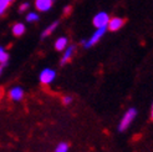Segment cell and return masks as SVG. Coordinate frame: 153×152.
Listing matches in <instances>:
<instances>
[{
    "instance_id": "obj_4",
    "label": "cell",
    "mask_w": 153,
    "mask_h": 152,
    "mask_svg": "<svg viewBox=\"0 0 153 152\" xmlns=\"http://www.w3.org/2000/svg\"><path fill=\"white\" fill-rule=\"evenodd\" d=\"M56 72L52 69H44L40 72V82L42 85H50V83L55 80Z\"/></svg>"
},
{
    "instance_id": "obj_15",
    "label": "cell",
    "mask_w": 153,
    "mask_h": 152,
    "mask_svg": "<svg viewBox=\"0 0 153 152\" xmlns=\"http://www.w3.org/2000/svg\"><path fill=\"white\" fill-rule=\"evenodd\" d=\"M55 152H68V145L66 142H61L57 145Z\"/></svg>"
},
{
    "instance_id": "obj_5",
    "label": "cell",
    "mask_w": 153,
    "mask_h": 152,
    "mask_svg": "<svg viewBox=\"0 0 153 152\" xmlns=\"http://www.w3.org/2000/svg\"><path fill=\"white\" fill-rule=\"evenodd\" d=\"M126 19H122V18H112L108 21V25H107V30L110 31H117L120 30L122 26L125 25Z\"/></svg>"
},
{
    "instance_id": "obj_16",
    "label": "cell",
    "mask_w": 153,
    "mask_h": 152,
    "mask_svg": "<svg viewBox=\"0 0 153 152\" xmlns=\"http://www.w3.org/2000/svg\"><path fill=\"white\" fill-rule=\"evenodd\" d=\"M71 101H72V97H71V96H65V97H62V102H64V105L71 104Z\"/></svg>"
},
{
    "instance_id": "obj_13",
    "label": "cell",
    "mask_w": 153,
    "mask_h": 152,
    "mask_svg": "<svg viewBox=\"0 0 153 152\" xmlns=\"http://www.w3.org/2000/svg\"><path fill=\"white\" fill-rule=\"evenodd\" d=\"M10 5L9 0H0V15H4L5 11L7 10V7Z\"/></svg>"
},
{
    "instance_id": "obj_6",
    "label": "cell",
    "mask_w": 153,
    "mask_h": 152,
    "mask_svg": "<svg viewBox=\"0 0 153 152\" xmlns=\"http://www.w3.org/2000/svg\"><path fill=\"white\" fill-rule=\"evenodd\" d=\"M53 0H35V7L39 11H48L52 7Z\"/></svg>"
},
{
    "instance_id": "obj_12",
    "label": "cell",
    "mask_w": 153,
    "mask_h": 152,
    "mask_svg": "<svg viewBox=\"0 0 153 152\" xmlns=\"http://www.w3.org/2000/svg\"><path fill=\"white\" fill-rule=\"evenodd\" d=\"M7 61H9V54L3 46H0V64L6 65Z\"/></svg>"
},
{
    "instance_id": "obj_22",
    "label": "cell",
    "mask_w": 153,
    "mask_h": 152,
    "mask_svg": "<svg viewBox=\"0 0 153 152\" xmlns=\"http://www.w3.org/2000/svg\"><path fill=\"white\" fill-rule=\"evenodd\" d=\"M9 1H10V3H11V1H14V0H9Z\"/></svg>"
},
{
    "instance_id": "obj_2",
    "label": "cell",
    "mask_w": 153,
    "mask_h": 152,
    "mask_svg": "<svg viewBox=\"0 0 153 152\" xmlns=\"http://www.w3.org/2000/svg\"><path fill=\"white\" fill-rule=\"evenodd\" d=\"M106 30H107V28H100V29H97L96 31L94 33V35L91 36L87 41H86V40H82L83 46H85L86 49H88V48H91V46H94V45L100 41V39H101V37L105 35Z\"/></svg>"
},
{
    "instance_id": "obj_14",
    "label": "cell",
    "mask_w": 153,
    "mask_h": 152,
    "mask_svg": "<svg viewBox=\"0 0 153 152\" xmlns=\"http://www.w3.org/2000/svg\"><path fill=\"white\" fill-rule=\"evenodd\" d=\"M37 20H39V15H37V13H35V11H30L26 15V21H29V22H34Z\"/></svg>"
},
{
    "instance_id": "obj_3",
    "label": "cell",
    "mask_w": 153,
    "mask_h": 152,
    "mask_svg": "<svg viewBox=\"0 0 153 152\" xmlns=\"http://www.w3.org/2000/svg\"><path fill=\"white\" fill-rule=\"evenodd\" d=\"M108 21H110L108 14L105 13V11H101V13H98V14L95 15V18L92 20V24L95 25V28L100 29V28H107Z\"/></svg>"
},
{
    "instance_id": "obj_7",
    "label": "cell",
    "mask_w": 153,
    "mask_h": 152,
    "mask_svg": "<svg viewBox=\"0 0 153 152\" xmlns=\"http://www.w3.org/2000/svg\"><path fill=\"white\" fill-rule=\"evenodd\" d=\"M75 49H76V48H75V45H70V46H67V48L65 49L64 55H62V57H61V65L67 64V63L72 59L74 52H75Z\"/></svg>"
},
{
    "instance_id": "obj_20",
    "label": "cell",
    "mask_w": 153,
    "mask_h": 152,
    "mask_svg": "<svg viewBox=\"0 0 153 152\" xmlns=\"http://www.w3.org/2000/svg\"><path fill=\"white\" fill-rule=\"evenodd\" d=\"M151 118L153 120V107H152V111H151Z\"/></svg>"
},
{
    "instance_id": "obj_8",
    "label": "cell",
    "mask_w": 153,
    "mask_h": 152,
    "mask_svg": "<svg viewBox=\"0 0 153 152\" xmlns=\"http://www.w3.org/2000/svg\"><path fill=\"white\" fill-rule=\"evenodd\" d=\"M9 97L11 98V100L14 101H20L22 97H24V91H22L21 87L19 86H15L10 90V92H9Z\"/></svg>"
},
{
    "instance_id": "obj_1",
    "label": "cell",
    "mask_w": 153,
    "mask_h": 152,
    "mask_svg": "<svg viewBox=\"0 0 153 152\" xmlns=\"http://www.w3.org/2000/svg\"><path fill=\"white\" fill-rule=\"evenodd\" d=\"M136 116H137V110H136L134 107L128 109V110L125 112V115L122 116L120 124H118V131H120V132L126 131L127 128L131 126V124L133 122V120L136 118Z\"/></svg>"
},
{
    "instance_id": "obj_21",
    "label": "cell",
    "mask_w": 153,
    "mask_h": 152,
    "mask_svg": "<svg viewBox=\"0 0 153 152\" xmlns=\"http://www.w3.org/2000/svg\"><path fill=\"white\" fill-rule=\"evenodd\" d=\"M1 70H3V67H1V66H0V74H1Z\"/></svg>"
},
{
    "instance_id": "obj_10",
    "label": "cell",
    "mask_w": 153,
    "mask_h": 152,
    "mask_svg": "<svg viewBox=\"0 0 153 152\" xmlns=\"http://www.w3.org/2000/svg\"><path fill=\"white\" fill-rule=\"evenodd\" d=\"M25 30H26V28L22 22H15V24L13 25V28H11V31L15 36H21L25 33Z\"/></svg>"
},
{
    "instance_id": "obj_17",
    "label": "cell",
    "mask_w": 153,
    "mask_h": 152,
    "mask_svg": "<svg viewBox=\"0 0 153 152\" xmlns=\"http://www.w3.org/2000/svg\"><path fill=\"white\" fill-rule=\"evenodd\" d=\"M27 9H29V3H22V4L20 5V7H19L20 11H26Z\"/></svg>"
},
{
    "instance_id": "obj_11",
    "label": "cell",
    "mask_w": 153,
    "mask_h": 152,
    "mask_svg": "<svg viewBox=\"0 0 153 152\" xmlns=\"http://www.w3.org/2000/svg\"><path fill=\"white\" fill-rule=\"evenodd\" d=\"M57 25H59V22H57V21H53L51 25H49L46 29L44 30V33H42L41 36H42V37H46V36H49L50 34H52L53 31H55V29L57 28Z\"/></svg>"
},
{
    "instance_id": "obj_19",
    "label": "cell",
    "mask_w": 153,
    "mask_h": 152,
    "mask_svg": "<svg viewBox=\"0 0 153 152\" xmlns=\"http://www.w3.org/2000/svg\"><path fill=\"white\" fill-rule=\"evenodd\" d=\"M3 95H4V90L0 87V100H1V97H3Z\"/></svg>"
},
{
    "instance_id": "obj_18",
    "label": "cell",
    "mask_w": 153,
    "mask_h": 152,
    "mask_svg": "<svg viewBox=\"0 0 153 152\" xmlns=\"http://www.w3.org/2000/svg\"><path fill=\"white\" fill-rule=\"evenodd\" d=\"M72 11V6H66L65 7V10H64V15L65 16H67V15H70Z\"/></svg>"
},
{
    "instance_id": "obj_9",
    "label": "cell",
    "mask_w": 153,
    "mask_h": 152,
    "mask_svg": "<svg viewBox=\"0 0 153 152\" xmlns=\"http://www.w3.org/2000/svg\"><path fill=\"white\" fill-rule=\"evenodd\" d=\"M67 45H68L67 37L61 36V37H59V39L55 41V49L57 51H65V49L67 48Z\"/></svg>"
}]
</instances>
